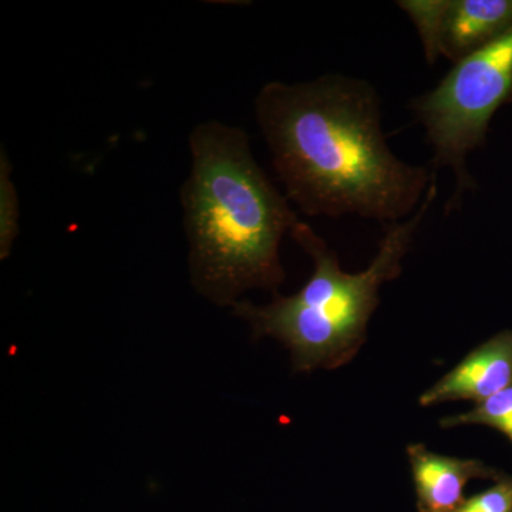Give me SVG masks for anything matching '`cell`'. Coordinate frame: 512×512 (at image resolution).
I'll use <instances>...</instances> for the list:
<instances>
[{"label": "cell", "instance_id": "cell-3", "mask_svg": "<svg viewBox=\"0 0 512 512\" xmlns=\"http://www.w3.org/2000/svg\"><path fill=\"white\" fill-rule=\"evenodd\" d=\"M436 197L434 177L419 210L406 221L386 225L375 259L359 274L343 271L338 255L308 224L299 221L291 237L312 258L311 278L291 296L275 295L269 305L237 302L235 313L247 320L258 338L269 336L285 345L296 370L346 365L365 343L380 288L402 274L404 256Z\"/></svg>", "mask_w": 512, "mask_h": 512}, {"label": "cell", "instance_id": "cell-9", "mask_svg": "<svg viewBox=\"0 0 512 512\" xmlns=\"http://www.w3.org/2000/svg\"><path fill=\"white\" fill-rule=\"evenodd\" d=\"M18 188L12 180V163L5 147L0 148V259L9 258L19 235Z\"/></svg>", "mask_w": 512, "mask_h": 512}, {"label": "cell", "instance_id": "cell-6", "mask_svg": "<svg viewBox=\"0 0 512 512\" xmlns=\"http://www.w3.org/2000/svg\"><path fill=\"white\" fill-rule=\"evenodd\" d=\"M512 384V329L477 346L420 396V406L471 400L481 403Z\"/></svg>", "mask_w": 512, "mask_h": 512}, {"label": "cell", "instance_id": "cell-2", "mask_svg": "<svg viewBox=\"0 0 512 512\" xmlns=\"http://www.w3.org/2000/svg\"><path fill=\"white\" fill-rule=\"evenodd\" d=\"M191 170L181 187L192 282L220 305L248 289L284 282L282 238L299 222L252 156L242 128L202 121L188 137Z\"/></svg>", "mask_w": 512, "mask_h": 512}, {"label": "cell", "instance_id": "cell-1", "mask_svg": "<svg viewBox=\"0 0 512 512\" xmlns=\"http://www.w3.org/2000/svg\"><path fill=\"white\" fill-rule=\"evenodd\" d=\"M255 116L286 198L308 217L400 222L436 177L394 156L379 94L365 80L325 74L269 82L256 96Z\"/></svg>", "mask_w": 512, "mask_h": 512}, {"label": "cell", "instance_id": "cell-10", "mask_svg": "<svg viewBox=\"0 0 512 512\" xmlns=\"http://www.w3.org/2000/svg\"><path fill=\"white\" fill-rule=\"evenodd\" d=\"M493 487L471 495L456 512H512V476L504 474Z\"/></svg>", "mask_w": 512, "mask_h": 512}, {"label": "cell", "instance_id": "cell-4", "mask_svg": "<svg viewBox=\"0 0 512 512\" xmlns=\"http://www.w3.org/2000/svg\"><path fill=\"white\" fill-rule=\"evenodd\" d=\"M512 103V28L493 43L454 63L433 90L413 100L412 109L434 148V167L456 177L448 211L476 187L467 171L471 151L484 146L500 107Z\"/></svg>", "mask_w": 512, "mask_h": 512}, {"label": "cell", "instance_id": "cell-7", "mask_svg": "<svg viewBox=\"0 0 512 512\" xmlns=\"http://www.w3.org/2000/svg\"><path fill=\"white\" fill-rule=\"evenodd\" d=\"M406 451L419 512H456L470 481H497L505 474L476 458L433 453L424 444H410Z\"/></svg>", "mask_w": 512, "mask_h": 512}, {"label": "cell", "instance_id": "cell-5", "mask_svg": "<svg viewBox=\"0 0 512 512\" xmlns=\"http://www.w3.org/2000/svg\"><path fill=\"white\" fill-rule=\"evenodd\" d=\"M427 62L443 56L453 63L490 45L512 28V0H402Z\"/></svg>", "mask_w": 512, "mask_h": 512}, {"label": "cell", "instance_id": "cell-8", "mask_svg": "<svg viewBox=\"0 0 512 512\" xmlns=\"http://www.w3.org/2000/svg\"><path fill=\"white\" fill-rule=\"evenodd\" d=\"M471 424L498 430L512 443V384L503 392L494 394L484 402L477 403L474 409L440 420V426L443 429L471 426Z\"/></svg>", "mask_w": 512, "mask_h": 512}]
</instances>
